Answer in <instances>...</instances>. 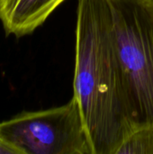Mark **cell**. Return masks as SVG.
<instances>
[{"instance_id": "6da1fadb", "label": "cell", "mask_w": 153, "mask_h": 154, "mask_svg": "<svg viewBox=\"0 0 153 154\" xmlns=\"http://www.w3.org/2000/svg\"><path fill=\"white\" fill-rule=\"evenodd\" d=\"M73 96L93 154H115L137 126L115 39L111 0H78Z\"/></svg>"}, {"instance_id": "7a4b0ae2", "label": "cell", "mask_w": 153, "mask_h": 154, "mask_svg": "<svg viewBox=\"0 0 153 154\" xmlns=\"http://www.w3.org/2000/svg\"><path fill=\"white\" fill-rule=\"evenodd\" d=\"M114 32L137 126L153 125V18L138 0H111Z\"/></svg>"}, {"instance_id": "3957f363", "label": "cell", "mask_w": 153, "mask_h": 154, "mask_svg": "<svg viewBox=\"0 0 153 154\" xmlns=\"http://www.w3.org/2000/svg\"><path fill=\"white\" fill-rule=\"evenodd\" d=\"M0 135L19 154H93L78 100L23 112L0 123Z\"/></svg>"}, {"instance_id": "277c9868", "label": "cell", "mask_w": 153, "mask_h": 154, "mask_svg": "<svg viewBox=\"0 0 153 154\" xmlns=\"http://www.w3.org/2000/svg\"><path fill=\"white\" fill-rule=\"evenodd\" d=\"M65 0H0V21L7 35L32 33Z\"/></svg>"}, {"instance_id": "5b68a950", "label": "cell", "mask_w": 153, "mask_h": 154, "mask_svg": "<svg viewBox=\"0 0 153 154\" xmlns=\"http://www.w3.org/2000/svg\"><path fill=\"white\" fill-rule=\"evenodd\" d=\"M115 154H153V125L136 127L123 141Z\"/></svg>"}, {"instance_id": "8992f818", "label": "cell", "mask_w": 153, "mask_h": 154, "mask_svg": "<svg viewBox=\"0 0 153 154\" xmlns=\"http://www.w3.org/2000/svg\"><path fill=\"white\" fill-rule=\"evenodd\" d=\"M0 154H19L18 151L8 144L0 135Z\"/></svg>"}, {"instance_id": "52a82bcc", "label": "cell", "mask_w": 153, "mask_h": 154, "mask_svg": "<svg viewBox=\"0 0 153 154\" xmlns=\"http://www.w3.org/2000/svg\"><path fill=\"white\" fill-rule=\"evenodd\" d=\"M143 5L145 6V8L148 10V12L150 13V14L152 16L153 18V0H150V1H141Z\"/></svg>"}, {"instance_id": "ba28073f", "label": "cell", "mask_w": 153, "mask_h": 154, "mask_svg": "<svg viewBox=\"0 0 153 154\" xmlns=\"http://www.w3.org/2000/svg\"><path fill=\"white\" fill-rule=\"evenodd\" d=\"M138 1H150V0H138Z\"/></svg>"}]
</instances>
